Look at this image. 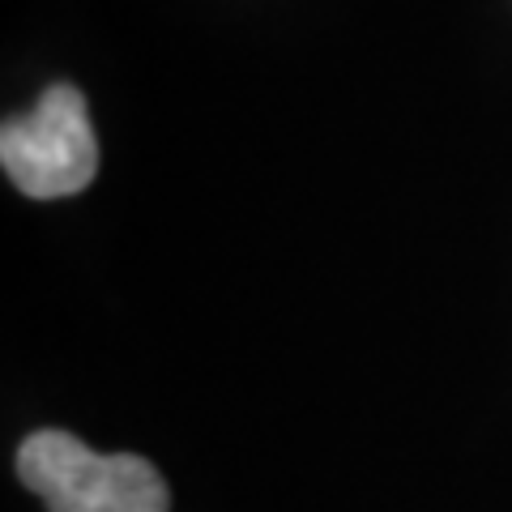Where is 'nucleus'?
Returning <instances> with one entry per match:
<instances>
[{
  "label": "nucleus",
  "instance_id": "nucleus-1",
  "mask_svg": "<svg viewBox=\"0 0 512 512\" xmlns=\"http://www.w3.org/2000/svg\"><path fill=\"white\" fill-rule=\"evenodd\" d=\"M18 478L47 512H171V491L146 457L94 453L69 431L26 436Z\"/></svg>",
  "mask_w": 512,
  "mask_h": 512
},
{
  "label": "nucleus",
  "instance_id": "nucleus-2",
  "mask_svg": "<svg viewBox=\"0 0 512 512\" xmlns=\"http://www.w3.org/2000/svg\"><path fill=\"white\" fill-rule=\"evenodd\" d=\"M0 167L13 188L35 201H60L94 184L99 141L90 128L82 90L47 86L30 116H13L0 128Z\"/></svg>",
  "mask_w": 512,
  "mask_h": 512
}]
</instances>
